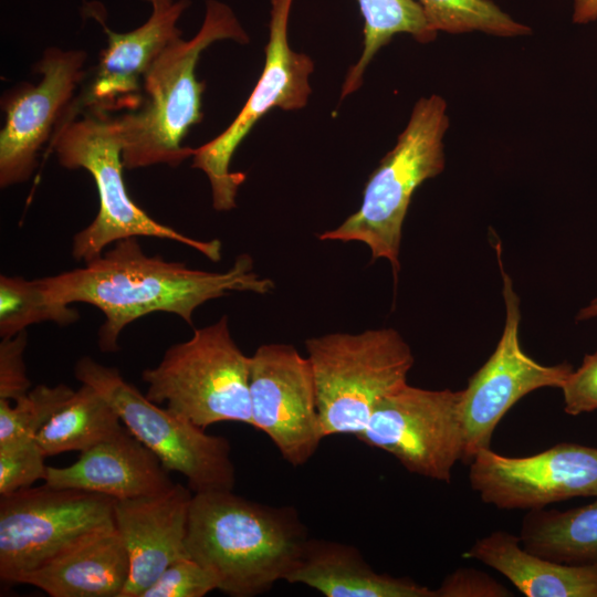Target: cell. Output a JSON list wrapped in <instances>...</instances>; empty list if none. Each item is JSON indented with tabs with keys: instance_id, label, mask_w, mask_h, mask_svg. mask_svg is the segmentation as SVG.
<instances>
[{
	"instance_id": "6da1fadb",
	"label": "cell",
	"mask_w": 597,
	"mask_h": 597,
	"mask_svg": "<svg viewBox=\"0 0 597 597\" xmlns=\"http://www.w3.org/2000/svg\"><path fill=\"white\" fill-rule=\"evenodd\" d=\"M40 280L53 301L91 304L104 314L97 342L103 353L117 352L124 327L150 313L176 314L192 326L193 312L208 301L231 292L265 294L274 289L272 280L253 271L248 254L237 256L224 272H210L147 255L135 237L116 241L82 268Z\"/></svg>"
},
{
	"instance_id": "7a4b0ae2",
	"label": "cell",
	"mask_w": 597,
	"mask_h": 597,
	"mask_svg": "<svg viewBox=\"0 0 597 597\" xmlns=\"http://www.w3.org/2000/svg\"><path fill=\"white\" fill-rule=\"evenodd\" d=\"M308 537L293 506L250 501L233 490L193 493L187 553L228 596H259L285 580Z\"/></svg>"
},
{
	"instance_id": "3957f363",
	"label": "cell",
	"mask_w": 597,
	"mask_h": 597,
	"mask_svg": "<svg viewBox=\"0 0 597 597\" xmlns=\"http://www.w3.org/2000/svg\"><path fill=\"white\" fill-rule=\"evenodd\" d=\"M220 40L244 44L249 36L229 6L208 0L197 34L190 40L180 35L165 48L145 75L139 105L116 116L124 168L177 167L193 156L184 139L202 119L205 83L197 80L196 66L200 54Z\"/></svg>"
},
{
	"instance_id": "277c9868",
	"label": "cell",
	"mask_w": 597,
	"mask_h": 597,
	"mask_svg": "<svg viewBox=\"0 0 597 597\" xmlns=\"http://www.w3.org/2000/svg\"><path fill=\"white\" fill-rule=\"evenodd\" d=\"M448 127L446 101L436 94L420 98L395 147L369 176L359 209L318 239L364 243L371 261L386 259L390 263L397 280L409 203L425 180L444 169L443 137Z\"/></svg>"
},
{
	"instance_id": "5b68a950",
	"label": "cell",
	"mask_w": 597,
	"mask_h": 597,
	"mask_svg": "<svg viewBox=\"0 0 597 597\" xmlns=\"http://www.w3.org/2000/svg\"><path fill=\"white\" fill-rule=\"evenodd\" d=\"M61 166L83 168L95 182L98 212L73 237L72 255L88 262L116 241L151 237L190 247L211 261L221 259V242L190 238L165 226L138 207L129 197L123 178V143L115 115L85 111L64 122L49 144Z\"/></svg>"
},
{
	"instance_id": "8992f818",
	"label": "cell",
	"mask_w": 597,
	"mask_h": 597,
	"mask_svg": "<svg viewBox=\"0 0 597 597\" xmlns=\"http://www.w3.org/2000/svg\"><path fill=\"white\" fill-rule=\"evenodd\" d=\"M305 348L325 437H357L415 364L410 346L390 327L311 337Z\"/></svg>"
},
{
	"instance_id": "52a82bcc",
	"label": "cell",
	"mask_w": 597,
	"mask_h": 597,
	"mask_svg": "<svg viewBox=\"0 0 597 597\" xmlns=\"http://www.w3.org/2000/svg\"><path fill=\"white\" fill-rule=\"evenodd\" d=\"M146 397L206 429L217 422L252 426L250 356L233 341L229 317L195 328L192 336L166 349L142 373Z\"/></svg>"
},
{
	"instance_id": "ba28073f",
	"label": "cell",
	"mask_w": 597,
	"mask_h": 597,
	"mask_svg": "<svg viewBox=\"0 0 597 597\" xmlns=\"http://www.w3.org/2000/svg\"><path fill=\"white\" fill-rule=\"evenodd\" d=\"M81 384L96 388L115 408L127 430L160 460L169 472H178L193 493L233 490L235 468L229 441L205 432L170 409L160 408L119 370L81 357L74 366Z\"/></svg>"
},
{
	"instance_id": "9c48e42d",
	"label": "cell",
	"mask_w": 597,
	"mask_h": 597,
	"mask_svg": "<svg viewBox=\"0 0 597 597\" xmlns=\"http://www.w3.org/2000/svg\"><path fill=\"white\" fill-rule=\"evenodd\" d=\"M115 499L44 483L0 495V579L25 574L98 530L114 526Z\"/></svg>"
},
{
	"instance_id": "30bf717a",
	"label": "cell",
	"mask_w": 597,
	"mask_h": 597,
	"mask_svg": "<svg viewBox=\"0 0 597 597\" xmlns=\"http://www.w3.org/2000/svg\"><path fill=\"white\" fill-rule=\"evenodd\" d=\"M293 0H272L269 42L262 74L233 122L217 137L195 148L192 167L202 170L211 186L217 211L237 207L239 187L245 174L230 170L231 158L255 123L274 107L294 111L304 107L311 94L314 63L293 51L287 25Z\"/></svg>"
},
{
	"instance_id": "8fae6325",
	"label": "cell",
	"mask_w": 597,
	"mask_h": 597,
	"mask_svg": "<svg viewBox=\"0 0 597 597\" xmlns=\"http://www.w3.org/2000/svg\"><path fill=\"white\" fill-rule=\"evenodd\" d=\"M460 401L461 390L406 383L377 405L356 438L391 454L410 473L449 483L463 454Z\"/></svg>"
},
{
	"instance_id": "7c38bea8",
	"label": "cell",
	"mask_w": 597,
	"mask_h": 597,
	"mask_svg": "<svg viewBox=\"0 0 597 597\" xmlns=\"http://www.w3.org/2000/svg\"><path fill=\"white\" fill-rule=\"evenodd\" d=\"M499 245L496 254L503 279L505 323L496 348L461 390V461L464 462H470L479 451L490 448L499 422L520 399L545 387L561 389L573 370L568 363L543 365L522 349L519 337L520 298L503 269Z\"/></svg>"
},
{
	"instance_id": "4fadbf2b",
	"label": "cell",
	"mask_w": 597,
	"mask_h": 597,
	"mask_svg": "<svg viewBox=\"0 0 597 597\" xmlns=\"http://www.w3.org/2000/svg\"><path fill=\"white\" fill-rule=\"evenodd\" d=\"M83 50L48 48L35 65L38 83H21L6 92L0 133V186L28 181L40 150L51 143L85 77Z\"/></svg>"
},
{
	"instance_id": "5bb4252c",
	"label": "cell",
	"mask_w": 597,
	"mask_h": 597,
	"mask_svg": "<svg viewBox=\"0 0 597 597\" xmlns=\"http://www.w3.org/2000/svg\"><path fill=\"white\" fill-rule=\"evenodd\" d=\"M249 390L252 427L287 463L305 464L325 438L308 358L290 344L259 346L250 356Z\"/></svg>"
},
{
	"instance_id": "9a60e30c",
	"label": "cell",
	"mask_w": 597,
	"mask_h": 597,
	"mask_svg": "<svg viewBox=\"0 0 597 597\" xmlns=\"http://www.w3.org/2000/svg\"><path fill=\"white\" fill-rule=\"evenodd\" d=\"M469 482L482 502L501 510H540L597 496V448L561 442L528 457L489 449L469 462Z\"/></svg>"
},
{
	"instance_id": "2e32d148",
	"label": "cell",
	"mask_w": 597,
	"mask_h": 597,
	"mask_svg": "<svg viewBox=\"0 0 597 597\" xmlns=\"http://www.w3.org/2000/svg\"><path fill=\"white\" fill-rule=\"evenodd\" d=\"M189 4V0H178L165 9L153 10L146 22L125 33L109 30L97 17L107 34V46L101 52L91 82L76 96L63 123L85 111L112 115L134 111L142 101L144 78L150 66L181 35L177 22Z\"/></svg>"
},
{
	"instance_id": "e0dca14e",
	"label": "cell",
	"mask_w": 597,
	"mask_h": 597,
	"mask_svg": "<svg viewBox=\"0 0 597 597\" xmlns=\"http://www.w3.org/2000/svg\"><path fill=\"white\" fill-rule=\"evenodd\" d=\"M193 492L180 483L159 494L116 500L114 522L129 558L121 597H140L174 562L189 557L186 547Z\"/></svg>"
},
{
	"instance_id": "ac0fdd59",
	"label": "cell",
	"mask_w": 597,
	"mask_h": 597,
	"mask_svg": "<svg viewBox=\"0 0 597 597\" xmlns=\"http://www.w3.org/2000/svg\"><path fill=\"white\" fill-rule=\"evenodd\" d=\"M43 480L50 486L95 492L115 500L159 494L175 484L156 454L125 426L83 451L73 464L46 465Z\"/></svg>"
},
{
	"instance_id": "d6986e66",
	"label": "cell",
	"mask_w": 597,
	"mask_h": 597,
	"mask_svg": "<svg viewBox=\"0 0 597 597\" xmlns=\"http://www.w3.org/2000/svg\"><path fill=\"white\" fill-rule=\"evenodd\" d=\"M129 576V558L115 525L77 541L19 584L51 597H121Z\"/></svg>"
},
{
	"instance_id": "ffe728a7",
	"label": "cell",
	"mask_w": 597,
	"mask_h": 597,
	"mask_svg": "<svg viewBox=\"0 0 597 597\" xmlns=\"http://www.w3.org/2000/svg\"><path fill=\"white\" fill-rule=\"evenodd\" d=\"M285 582L326 597H436L434 589L408 577L374 570L357 547L324 538H307Z\"/></svg>"
},
{
	"instance_id": "44dd1931",
	"label": "cell",
	"mask_w": 597,
	"mask_h": 597,
	"mask_svg": "<svg viewBox=\"0 0 597 597\" xmlns=\"http://www.w3.org/2000/svg\"><path fill=\"white\" fill-rule=\"evenodd\" d=\"M527 597H597V566L555 562L525 549L520 537L493 531L467 552Z\"/></svg>"
},
{
	"instance_id": "7402d4cb",
	"label": "cell",
	"mask_w": 597,
	"mask_h": 597,
	"mask_svg": "<svg viewBox=\"0 0 597 597\" xmlns=\"http://www.w3.org/2000/svg\"><path fill=\"white\" fill-rule=\"evenodd\" d=\"M519 537L525 549L545 558L597 566V496L586 505L565 511H528Z\"/></svg>"
},
{
	"instance_id": "603a6c76",
	"label": "cell",
	"mask_w": 597,
	"mask_h": 597,
	"mask_svg": "<svg viewBox=\"0 0 597 597\" xmlns=\"http://www.w3.org/2000/svg\"><path fill=\"white\" fill-rule=\"evenodd\" d=\"M123 428L112 404L93 386L81 384L38 432L35 441L45 457L70 451L83 452Z\"/></svg>"
},
{
	"instance_id": "cb8c5ba5",
	"label": "cell",
	"mask_w": 597,
	"mask_h": 597,
	"mask_svg": "<svg viewBox=\"0 0 597 597\" xmlns=\"http://www.w3.org/2000/svg\"><path fill=\"white\" fill-rule=\"evenodd\" d=\"M365 20L364 50L358 62L349 69L341 98L354 93L375 54L398 33H408L419 42L433 41L434 32L418 1L415 0H357Z\"/></svg>"
},
{
	"instance_id": "d4e9b609",
	"label": "cell",
	"mask_w": 597,
	"mask_h": 597,
	"mask_svg": "<svg viewBox=\"0 0 597 597\" xmlns=\"http://www.w3.org/2000/svg\"><path fill=\"white\" fill-rule=\"evenodd\" d=\"M70 304L53 301L40 279L0 275V336L10 338L30 325L53 322L61 326L78 320Z\"/></svg>"
},
{
	"instance_id": "484cf974",
	"label": "cell",
	"mask_w": 597,
	"mask_h": 597,
	"mask_svg": "<svg viewBox=\"0 0 597 597\" xmlns=\"http://www.w3.org/2000/svg\"><path fill=\"white\" fill-rule=\"evenodd\" d=\"M417 1L434 32L479 31L496 36H519L531 33V28L514 20L491 0Z\"/></svg>"
},
{
	"instance_id": "4316f807",
	"label": "cell",
	"mask_w": 597,
	"mask_h": 597,
	"mask_svg": "<svg viewBox=\"0 0 597 597\" xmlns=\"http://www.w3.org/2000/svg\"><path fill=\"white\" fill-rule=\"evenodd\" d=\"M74 390L63 384L39 385L10 405L0 399V446L35 440L38 432L62 408Z\"/></svg>"
},
{
	"instance_id": "83f0119b",
	"label": "cell",
	"mask_w": 597,
	"mask_h": 597,
	"mask_svg": "<svg viewBox=\"0 0 597 597\" xmlns=\"http://www.w3.org/2000/svg\"><path fill=\"white\" fill-rule=\"evenodd\" d=\"M214 589V575L191 557H184L170 564L140 597H203Z\"/></svg>"
},
{
	"instance_id": "f1b7e54d",
	"label": "cell",
	"mask_w": 597,
	"mask_h": 597,
	"mask_svg": "<svg viewBox=\"0 0 597 597\" xmlns=\"http://www.w3.org/2000/svg\"><path fill=\"white\" fill-rule=\"evenodd\" d=\"M44 453L35 440L0 446V495L44 478Z\"/></svg>"
},
{
	"instance_id": "f546056e",
	"label": "cell",
	"mask_w": 597,
	"mask_h": 597,
	"mask_svg": "<svg viewBox=\"0 0 597 597\" xmlns=\"http://www.w3.org/2000/svg\"><path fill=\"white\" fill-rule=\"evenodd\" d=\"M27 342V331H23L0 343V399L14 401L31 388L24 363Z\"/></svg>"
},
{
	"instance_id": "4dcf8cb0",
	"label": "cell",
	"mask_w": 597,
	"mask_h": 597,
	"mask_svg": "<svg viewBox=\"0 0 597 597\" xmlns=\"http://www.w3.org/2000/svg\"><path fill=\"white\" fill-rule=\"evenodd\" d=\"M564 411L570 416L597 410V350L585 355L561 387Z\"/></svg>"
},
{
	"instance_id": "1f68e13d",
	"label": "cell",
	"mask_w": 597,
	"mask_h": 597,
	"mask_svg": "<svg viewBox=\"0 0 597 597\" xmlns=\"http://www.w3.org/2000/svg\"><path fill=\"white\" fill-rule=\"evenodd\" d=\"M436 597H510L513 593L486 573L459 567L434 589Z\"/></svg>"
},
{
	"instance_id": "d6a6232c",
	"label": "cell",
	"mask_w": 597,
	"mask_h": 597,
	"mask_svg": "<svg viewBox=\"0 0 597 597\" xmlns=\"http://www.w3.org/2000/svg\"><path fill=\"white\" fill-rule=\"evenodd\" d=\"M597 20V0H573V22L587 24Z\"/></svg>"
},
{
	"instance_id": "836d02e7",
	"label": "cell",
	"mask_w": 597,
	"mask_h": 597,
	"mask_svg": "<svg viewBox=\"0 0 597 597\" xmlns=\"http://www.w3.org/2000/svg\"><path fill=\"white\" fill-rule=\"evenodd\" d=\"M597 317V296H595L585 307L580 308L576 320L587 321Z\"/></svg>"
},
{
	"instance_id": "e575fe53",
	"label": "cell",
	"mask_w": 597,
	"mask_h": 597,
	"mask_svg": "<svg viewBox=\"0 0 597 597\" xmlns=\"http://www.w3.org/2000/svg\"><path fill=\"white\" fill-rule=\"evenodd\" d=\"M151 4L153 10H160L169 7L174 0H144Z\"/></svg>"
}]
</instances>
